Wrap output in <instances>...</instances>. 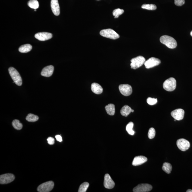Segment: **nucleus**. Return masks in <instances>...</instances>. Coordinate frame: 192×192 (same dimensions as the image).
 I'll return each mask as SVG.
<instances>
[{"instance_id": "412c9836", "label": "nucleus", "mask_w": 192, "mask_h": 192, "mask_svg": "<svg viewBox=\"0 0 192 192\" xmlns=\"http://www.w3.org/2000/svg\"><path fill=\"white\" fill-rule=\"evenodd\" d=\"M132 109L129 106L126 105L123 106L121 109L120 113L123 116L127 117L130 114L132 111Z\"/></svg>"}, {"instance_id": "f704fd0d", "label": "nucleus", "mask_w": 192, "mask_h": 192, "mask_svg": "<svg viewBox=\"0 0 192 192\" xmlns=\"http://www.w3.org/2000/svg\"><path fill=\"white\" fill-rule=\"evenodd\" d=\"M187 192H192V190L191 189H188L187 190V191H186Z\"/></svg>"}, {"instance_id": "9b49d317", "label": "nucleus", "mask_w": 192, "mask_h": 192, "mask_svg": "<svg viewBox=\"0 0 192 192\" xmlns=\"http://www.w3.org/2000/svg\"><path fill=\"white\" fill-rule=\"evenodd\" d=\"M15 176L11 174H6L0 176V183L5 184L11 183L15 179Z\"/></svg>"}, {"instance_id": "39448f33", "label": "nucleus", "mask_w": 192, "mask_h": 192, "mask_svg": "<svg viewBox=\"0 0 192 192\" xmlns=\"http://www.w3.org/2000/svg\"><path fill=\"white\" fill-rule=\"evenodd\" d=\"M145 58L142 56H138L131 60L130 66L132 69L136 70L144 64Z\"/></svg>"}, {"instance_id": "2eb2a0df", "label": "nucleus", "mask_w": 192, "mask_h": 192, "mask_svg": "<svg viewBox=\"0 0 192 192\" xmlns=\"http://www.w3.org/2000/svg\"><path fill=\"white\" fill-rule=\"evenodd\" d=\"M54 69V67L53 66H46L43 68L41 72V75L45 77H50L53 73Z\"/></svg>"}, {"instance_id": "a878e982", "label": "nucleus", "mask_w": 192, "mask_h": 192, "mask_svg": "<svg viewBox=\"0 0 192 192\" xmlns=\"http://www.w3.org/2000/svg\"><path fill=\"white\" fill-rule=\"evenodd\" d=\"M12 125L13 127L16 130H20L22 129V124L17 119H15L13 121Z\"/></svg>"}, {"instance_id": "dca6fc26", "label": "nucleus", "mask_w": 192, "mask_h": 192, "mask_svg": "<svg viewBox=\"0 0 192 192\" xmlns=\"http://www.w3.org/2000/svg\"><path fill=\"white\" fill-rule=\"evenodd\" d=\"M51 6L53 13L54 15L58 16L60 14V8L58 0H51Z\"/></svg>"}, {"instance_id": "4c0bfd02", "label": "nucleus", "mask_w": 192, "mask_h": 192, "mask_svg": "<svg viewBox=\"0 0 192 192\" xmlns=\"http://www.w3.org/2000/svg\"><path fill=\"white\" fill-rule=\"evenodd\" d=\"M35 11H36V9H35Z\"/></svg>"}, {"instance_id": "aec40b11", "label": "nucleus", "mask_w": 192, "mask_h": 192, "mask_svg": "<svg viewBox=\"0 0 192 192\" xmlns=\"http://www.w3.org/2000/svg\"><path fill=\"white\" fill-rule=\"evenodd\" d=\"M105 109L108 114L111 116H113L115 114V106L113 104H109L105 107Z\"/></svg>"}, {"instance_id": "473e14b6", "label": "nucleus", "mask_w": 192, "mask_h": 192, "mask_svg": "<svg viewBox=\"0 0 192 192\" xmlns=\"http://www.w3.org/2000/svg\"><path fill=\"white\" fill-rule=\"evenodd\" d=\"M47 141H48V143L50 145H53L54 143V140L53 138H51V137H49V138L47 139Z\"/></svg>"}, {"instance_id": "2f4dec72", "label": "nucleus", "mask_w": 192, "mask_h": 192, "mask_svg": "<svg viewBox=\"0 0 192 192\" xmlns=\"http://www.w3.org/2000/svg\"><path fill=\"white\" fill-rule=\"evenodd\" d=\"M185 0H174L175 5L178 6H181L185 4Z\"/></svg>"}, {"instance_id": "f8f14e48", "label": "nucleus", "mask_w": 192, "mask_h": 192, "mask_svg": "<svg viewBox=\"0 0 192 192\" xmlns=\"http://www.w3.org/2000/svg\"><path fill=\"white\" fill-rule=\"evenodd\" d=\"M185 112L184 110L178 109L172 111L171 113L172 116L176 120L180 121L183 119L184 116Z\"/></svg>"}, {"instance_id": "393cba45", "label": "nucleus", "mask_w": 192, "mask_h": 192, "mask_svg": "<svg viewBox=\"0 0 192 192\" xmlns=\"http://www.w3.org/2000/svg\"><path fill=\"white\" fill-rule=\"evenodd\" d=\"M134 124L132 122H129L127 125L126 126V130L129 135H134L135 134V131L133 130V127H134Z\"/></svg>"}, {"instance_id": "1a4fd4ad", "label": "nucleus", "mask_w": 192, "mask_h": 192, "mask_svg": "<svg viewBox=\"0 0 192 192\" xmlns=\"http://www.w3.org/2000/svg\"><path fill=\"white\" fill-rule=\"evenodd\" d=\"M161 63V61L157 58L151 57L145 62L144 64L147 69L152 68L158 66Z\"/></svg>"}, {"instance_id": "f257e3e1", "label": "nucleus", "mask_w": 192, "mask_h": 192, "mask_svg": "<svg viewBox=\"0 0 192 192\" xmlns=\"http://www.w3.org/2000/svg\"><path fill=\"white\" fill-rule=\"evenodd\" d=\"M160 41L162 44L165 45L170 48H175L177 45V42L175 39L167 35H163L160 37Z\"/></svg>"}, {"instance_id": "4be33fe9", "label": "nucleus", "mask_w": 192, "mask_h": 192, "mask_svg": "<svg viewBox=\"0 0 192 192\" xmlns=\"http://www.w3.org/2000/svg\"><path fill=\"white\" fill-rule=\"evenodd\" d=\"M172 166L171 164L168 163H164L162 169L166 173L169 174L171 173L172 170Z\"/></svg>"}, {"instance_id": "0eeeda50", "label": "nucleus", "mask_w": 192, "mask_h": 192, "mask_svg": "<svg viewBox=\"0 0 192 192\" xmlns=\"http://www.w3.org/2000/svg\"><path fill=\"white\" fill-rule=\"evenodd\" d=\"M177 144L178 148L182 151H185L188 150L190 145L189 141L184 138L178 140L177 142Z\"/></svg>"}, {"instance_id": "cd10ccee", "label": "nucleus", "mask_w": 192, "mask_h": 192, "mask_svg": "<svg viewBox=\"0 0 192 192\" xmlns=\"http://www.w3.org/2000/svg\"><path fill=\"white\" fill-rule=\"evenodd\" d=\"M89 185V184L87 182H85L80 185L78 191L79 192H85L87 191Z\"/></svg>"}, {"instance_id": "ddd939ff", "label": "nucleus", "mask_w": 192, "mask_h": 192, "mask_svg": "<svg viewBox=\"0 0 192 192\" xmlns=\"http://www.w3.org/2000/svg\"><path fill=\"white\" fill-rule=\"evenodd\" d=\"M104 185L106 188L107 189H112L114 187V182L109 174H106L105 175Z\"/></svg>"}, {"instance_id": "f03ea898", "label": "nucleus", "mask_w": 192, "mask_h": 192, "mask_svg": "<svg viewBox=\"0 0 192 192\" xmlns=\"http://www.w3.org/2000/svg\"><path fill=\"white\" fill-rule=\"evenodd\" d=\"M9 72L12 79L13 80L14 83L18 86H21L22 85V79L20 74L17 70L14 68L11 67L9 68Z\"/></svg>"}, {"instance_id": "f3484780", "label": "nucleus", "mask_w": 192, "mask_h": 192, "mask_svg": "<svg viewBox=\"0 0 192 192\" xmlns=\"http://www.w3.org/2000/svg\"><path fill=\"white\" fill-rule=\"evenodd\" d=\"M147 160V158L144 156H136L133 160L132 164L135 166H140L145 163Z\"/></svg>"}, {"instance_id": "6e6552de", "label": "nucleus", "mask_w": 192, "mask_h": 192, "mask_svg": "<svg viewBox=\"0 0 192 192\" xmlns=\"http://www.w3.org/2000/svg\"><path fill=\"white\" fill-rule=\"evenodd\" d=\"M152 189V186L149 184H142L134 188L133 190L134 192H148L151 190Z\"/></svg>"}, {"instance_id": "c9c22d12", "label": "nucleus", "mask_w": 192, "mask_h": 192, "mask_svg": "<svg viewBox=\"0 0 192 192\" xmlns=\"http://www.w3.org/2000/svg\"><path fill=\"white\" fill-rule=\"evenodd\" d=\"M134 110H132V111H131V112H134Z\"/></svg>"}, {"instance_id": "72a5a7b5", "label": "nucleus", "mask_w": 192, "mask_h": 192, "mask_svg": "<svg viewBox=\"0 0 192 192\" xmlns=\"http://www.w3.org/2000/svg\"><path fill=\"white\" fill-rule=\"evenodd\" d=\"M56 140L59 142H62V139L61 136L60 135H57L55 136Z\"/></svg>"}, {"instance_id": "9d476101", "label": "nucleus", "mask_w": 192, "mask_h": 192, "mask_svg": "<svg viewBox=\"0 0 192 192\" xmlns=\"http://www.w3.org/2000/svg\"><path fill=\"white\" fill-rule=\"evenodd\" d=\"M119 89L121 94L125 96L130 95L132 92V87L128 84L119 85Z\"/></svg>"}, {"instance_id": "6ab92c4d", "label": "nucleus", "mask_w": 192, "mask_h": 192, "mask_svg": "<svg viewBox=\"0 0 192 192\" xmlns=\"http://www.w3.org/2000/svg\"><path fill=\"white\" fill-rule=\"evenodd\" d=\"M32 46L31 45L29 44H25L20 47L19 51L20 52L22 53H26L30 52L32 50Z\"/></svg>"}, {"instance_id": "423d86ee", "label": "nucleus", "mask_w": 192, "mask_h": 192, "mask_svg": "<svg viewBox=\"0 0 192 192\" xmlns=\"http://www.w3.org/2000/svg\"><path fill=\"white\" fill-rule=\"evenodd\" d=\"M54 184L52 181L45 182L39 185L38 188V191L39 192H48L53 189Z\"/></svg>"}, {"instance_id": "e433bc0d", "label": "nucleus", "mask_w": 192, "mask_h": 192, "mask_svg": "<svg viewBox=\"0 0 192 192\" xmlns=\"http://www.w3.org/2000/svg\"><path fill=\"white\" fill-rule=\"evenodd\" d=\"M190 35H191V36H192V31H191L190 33Z\"/></svg>"}, {"instance_id": "c85d7f7f", "label": "nucleus", "mask_w": 192, "mask_h": 192, "mask_svg": "<svg viewBox=\"0 0 192 192\" xmlns=\"http://www.w3.org/2000/svg\"><path fill=\"white\" fill-rule=\"evenodd\" d=\"M124 11L123 9H117L114 10L113 11V15L114 16L115 18H117L119 17V15L123 14Z\"/></svg>"}, {"instance_id": "4468645a", "label": "nucleus", "mask_w": 192, "mask_h": 192, "mask_svg": "<svg viewBox=\"0 0 192 192\" xmlns=\"http://www.w3.org/2000/svg\"><path fill=\"white\" fill-rule=\"evenodd\" d=\"M35 37L39 41H45L51 39L52 34L47 32L39 33L35 35Z\"/></svg>"}, {"instance_id": "bb28decb", "label": "nucleus", "mask_w": 192, "mask_h": 192, "mask_svg": "<svg viewBox=\"0 0 192 192\" xmlns=\"http://www.w3.org/2000/svg\"><path fill=\"white\" fill-rule=\"evenodd\" d=\"M142 8L148 10L153 11L156 9V6L153 4H144L142 6Z\"/></svg>"}, {"instance_id": "7c9ffc66", "label": "nucleus", "mask_w": 192, "mask_h": 192, "mask_svg": "<svg viewBox=\"0 0 192 192\" xmlns=\"http://www.w3.org/2000/svg\"><path fill=\"white\" fill-rule=\"evenodd\" d=\"M147 103L149 105H153L156 104L157 103V99L154 98H148L147 100Z\"/></svg>"}, {"instance_id": "7ed1b4c3", "label": "nucleus", "mask_w": 192, "mask_h": 192, "mask_svg": "<svg viewBox=\"0 0 192 192\" xmlns=\"http://www.w3.org/2000/svg\"><path fill=\"white\" fill-rule=\"evenodd\" d=\"M100 34L101 36L113 40H116L119 38V35L111 29H104L101 31Z\"/></svg>"}, {"instance_id": "c756f323", "label": "nucleus", "mask_w": 192, "mask_h": 192, "mask_svg": "<svg viewBox=\"0 0 192 192\" xmlns=\"http://www.w3.org/2000/svg\"><path fill=\"white\" fill-rule=\"evenodd\" d=\"M156 135V131L153 128H150L148 132V137L150 139L154 138Z\"/></svg>"}, {"instance_id": "5701e85b", "label": "nucleus", "mask_w": 192, "mask_h": 192, "mask_svg": "<svg viewBox=\"0 0 192 192\" xmlns=\"http://www.w3.org/2000/svg\"><path fill=\"white\" fill-rule=\"evenodd\" d=\"M27 5L31 8L35 9H38L39 7V2L37 0H30Z\"/></svg>"}, {"instance_id": "b1692460", "label": "nucleus", "mask_w": 192, "mask_h": 192, "mask_svg": "<svg viewBox=\"0 0 192 192\" xmlns=\"http://www.w3.org/2000/svg\"><path fill=\"white\" fill-rule=\"evenodd\" d=\"M38 116L35 115L32 113H29L26 117V120L30 122H35L39 119Z\"/></svg>"}, {"instance_id": "a211bd4d", "label": "nucleus", "mask_w": 192, "mask_h": 192, "mask_svg": "<svg viewBox=\"0 0 192 192\" xmlns=\"http://www.w3.org/2000/svg\"><path fill=\"white\" fill-rule=\"evenodd\" d=\"M91 90L94 93L100 94L103 93V88L99 84L94 83L91 85Z\"/></svg>"}, {"instance_id": "20e7f679", "label": "nucleus", "mask_w": 192, "mask_h": 192, "mask_svg": "<svg viewBox=\"0 0 192 192\" xmlns=\"http://www.w3.org/2000/svg\"><path fill=\"white\" fill-rule=\"evenodd\" d=\"M177 81L174 78H170L164 82L163 87L164 89L168 91H172L176 89Z\"/></svg>"}]
</instances>
